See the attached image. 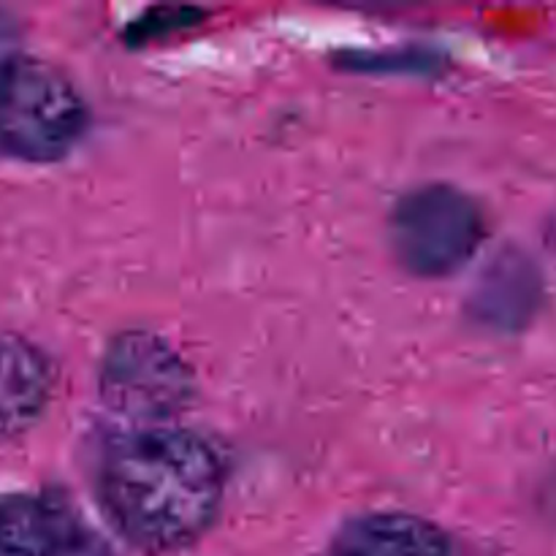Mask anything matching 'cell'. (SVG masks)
Wrapping results in <instances>:
<instances>
[{
  "instance_id": "cell-1",
  "label": "cell",
  "mask_w": 556,
  "mask_h": 556,
  "mask_svg": "<svg viewBox=\"0 0 556 556\" xmlns=\"http://www.w3.org/2000/svg\"><path fill=\"white\" fill-rule=\"evenodd\" d=\"M226 486L220 454L182 429L128 432L101 467L103 508L141 552L172 556L206 535Z\"/></svg>"
},
{
  "instance_id": "cell-2",
  "label": "cell",
  "mask_w": 556,
  "mask_h": 556,
  "mask_svg": "<svg viewBox=\"0 0 556 556\" xmlns=\"http://www.w3.org/2000/svg\"><path fill=\"white\" fill-rule=\"evenodd\" d=\"M87 109L68 76L41 60L14 54L0 65V152L49 163L79 141Z\"/></svg>"
},
{
  "instance_id": "cell-3",
  "label": "cell",
  "mask_w": 556,
  "mask_h": 556,
  "mask_svg": "<svg viewBox=\"0 0 556 556\" xmlns=\"http://www.w3.org/2000/svg\"><path fill=\"white\" fill-rule=\"evenodd\" d=\"M391 237L407 269L443 277L465 266L483 239L476 201L445 185L416 190L396 206Z\"/></svg>"
},
{
  "instance_id": "cell-4",
  "label": "cell",
  "mask_w": 556,
  "mask_h": 556,
  "mask_svg": "<svg viewBox=\"0 0 556 556\" xmlns=\"http://www.w3.org/2000/svg\"><path fill=\"white\" fill-rule=\"evenodd\" d=\"M101 391L109 407L136 421H163L188 405V367L152 334H125L109 348L101 369Z\"/></svg>"
},
{
  "instance_id": "cell-5",
  "label": "cell",
  "mask_w": 556,
  "mask_h": 556,
  "mask_svg": "<svg viewBox=\"0 0 556 556\" xmlns=\"http://www.w3.org/2000/svg\"><path fill=\"white\" fill-rule=\"evenodd\" d=\"M52 396L47 356L22 337L0 331V438L30 429Z\"/></svg>"
},
{
  "instance_id": "cell-6",
  "label": "cell",
  "mask_w": 556,
  "mask_h": 556,
  "mask_svg": "<svg viewBox=\"0 0 556 556\" xmlns=\"http://www.w3.org/2000/svg\"><path fill=\"white\" fill-rule=\"evenodd\" d=\"M326 556H451V543L418 516L367 514L337 532Z\"/></svg>"
},
{
  "instance_id": "cell-7",
  "label": "cell",
  "mask_w": 556,
  "mask_h": 556,
  "mask_svg": "<svg viewBox=\"0 0 556 556\" xmlns=\"http://www.w3.org/2000/svg\"><path fill=\"white\" fill-rule=\"evenodd\" d=\"M79 525L60 500L38 494L0 497V556H63Z\"/></svg>"
},
{
  "instance_id": "cell-8",
  "label": "cell",
  "mask_w": 556,
  "mask_h": 556,
  "mask_svg": "<svg viewBox=\"0 0 556 556\" xmlns=\"http://www.w3.org/2000/svg\"><path fill=\"white\" fill-rule=\"evenodd\" d=\"M14 54H20L14 49V36H11V25L5 16H0V65L5 63V60H11Z\"/></svg>"
}]
</instances>
